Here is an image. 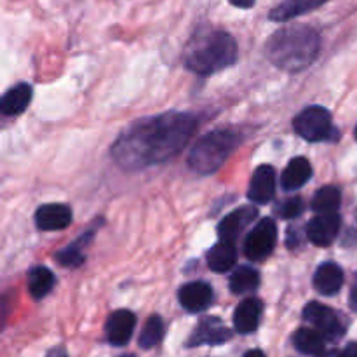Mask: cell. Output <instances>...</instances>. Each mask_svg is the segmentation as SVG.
Wrapping results in <instances>:
<instances>
[{
    "mask_svg": "<svg viewBox=\"0 0 357 357\" xmlns=\"http://www.w3.org/2000/svg\"><path fill=\"white\" fill-rule=\"evenodd\" d=\"M275 243H278V227L274 220H260L244 241V253L251 261H261L271 257Z\"/></svg>",
    "mask_w": 357,
    "mask_h": 357,
    "instance_id": "cell-6",
    "label": "cell"
},
{
    "mask_svg": "<svg viewBox=\"0 0 357 357\" xmlns=\"http://www.w3.org/2000/svg\"><path fill=\"white\" fill-rule=\"evenodd\" d=\"M31 103V87L28 84L21 82L17 86L10 87L0 101V110L3 115H20L26 110Z\"/></svg>",
    "mask_w": 357,
    "mask_h": 357,
    "instance_id": "cell-18",
    "label": "cell"
},
{
    "mask_svg": "<svg viewBox=\"0 0 357 357\" xmlns=\"http://www.w3.org/2000/svg\"><path fill=\"white\" fill-rule=\"evenodd\" d=\"M303 317L328 340H337L345 331V326L340 317H338V314L331 310L330 307L321 305L317 302L309 303L303 309Z\"/></svg>",
    "mask_w": 357,
    "mask_h": 357,
    "instance_id": "cell-7",
    "label": "cell"
},
{
    "mask_svg": "<svg viewBox=\"0 0 357 357\" xmlns=\"http://www.w3.org/2000/svg\"><path fill=\"white\" fill-rule=\"evenodd\" d=\"M340 190H338L337 187H333V185H328V187L319 188V190L314 194L310 206H312L314 211L324 215V213H337V209L340 208Z\"/></svg>",
    "mask_w": 357,
    "mask_h": 357,
    "instance_id": "cell-24",
    "label": "cell"
},
{
    "mask_svg": "<svg viewBox=\"0 0 357 357\" xmlns=\"http://www.w3.org/2000/svg\"><path fill=\"white\" fill-rule=\"evenodd\" d=\"M326 0H284L278 7L271 10L268 17L272 21H289L296 16L310 13V10L321 7Z\"/></svg>",
    "mask_w": 357,
    "mask_h": 357,
    "instance_id": "cell-19",
    "label": "cell"
},
{
    "mask_svg": "<svg viewBox=\"0 0 357 357\" xmlns=\"http://www.w3.org/2000/svg\"><path fill=\"white\" fill-rule=\"evenodd\" d=\"M321 49V37L312 26L293 24L281 28L268 38L265 54L278 68L302 72L316 61Z\"/></svg>",
    "mask_w": 357,
    "mask_h": 357,
    "instance_id": "cell-2",
    "label": "cell"
},
{
    "mask_svg": "<svg viewBox=\"0 0 357 357\" xmlns=\"http://www.w3.org/2000/svg\"><path fill=\"white\" fill-rule=\"evenodd\" d=\"M208 265L213 272H227L236 265L237 261V250L234 243L229 241H220L218 244L209 250L208 253Z\"/></svg>",
    "mask_w": 357,
    "mask_h": 357,
    "instance_id": "cell-20",
    "label": "cell"
},
{
    "mask_svg": "<svg viewBox=\"0 0 357 357\" xmlns=\"http://www.w3.org/2000/svg\"><path fill=\"white\" fill-rule=\"evenodd\" d=\"M243 357H265V354L261 351H250V352H246V354H244Z\"/></svg>",
    "mask_w": 357,
    "mask_h": 357,
    "instance_id": "cell-31",
    "label": "cell"
},
{
    "mask_svg": "<svg viewBox=\"0 0 357 357\" xmlns=\"http://www.w3.org/2000/svg\"><path fill=\"white\" fill-rule=\"evenodd\" d=\"M164 337V323L159 316L149 317V321L143 326L142 335H139V347L142 349H152L162 340Z\"/></svg>",
    "mask_w": 357,
    "mask_h": 357,
    "instance_id": "cell-25",
    "label": "cell"
},
{
    "mask_svg": "<svg viewBox=\"0 0 357 357\" xmlns=\"http://www.w3.org/2000/svg\"><path fill=\"white\" fill-rule=\"evenodd\" d=\"M178 300H180L181 307L188 312H201V310L208 309L209 303L213 302V289L206 282H188L180 288Z\"/></svg>",
    "mask_w": 357,
    "mask_h": 357,
    "instance_id": "cell-13",
    "label": "cell"
},
{
    "mask_svg": "<svg viewBox=\"0 0 357 357\" xmlns=\"http://www.w3.org/2000/svg\"><path fill=\"white\" fill-rule=\"evenodd\" d=\"M303 208H305V206H303L302 199L293 197L288 199V201L279 208V215H281L282 218H296L298 215H302Z\"/></svg>",
    "mask_w": 357,
    "mask_h": 357,
    "instance_id": "cell-27",
    "label": "cell"
},
{
    "mask_svg": "<svg viewBox=\"0 0 357 357\" xmlns=\"http://www.w3.org/2000/svg\"><path fill=\"white\" fill-rule=\"evenodd\" d=\"M197 122L190 114L167 112L129 126L112 146V157L129 171L166 162L185 149Z\"/></svg>",
    "mask_w": 357,
    "mask_h": 357,
    "instance_id": "cell-1",
    "label": "cell"
},
{
    "mask_svg": "<svg viewBox=\"0 0 357 357\" xmlns=\"http://www.w3.org/2000/svg\"><path fill=\"white\" fill-rule=\"evenodd\" d=\"M342 218L338 213H324V215L314 216L307 225V237L312 244L326 248L333 244L340 232Z\"/></svg>",
    "mask_w": 357,
    "mask_h": 357,
    "instance_id": "cell-8",
    "label": "cell"
},
{
    "mask_svg": "<svg viewBox=\"0 0 357 357\" xmlns=\"http://www.w3.org/2000/svg\"><path fill=\"white\" fill-rule=\"evenodd\" d=\"M342 284H344V272L333 261L323 264L314 274V288L324 296L337 295L340 291Z\"/></svg>",
    "mask_w": 357,
    "mask_h": 357,
    "instance_id": "cell-16",
    "label": "cell"
},
{
    "mask_svg": "<svg viewBox=\"0 0 357 357\" xmlns=\"http://www.w3.org/2000/svg\"><path fill=\"white\" fill-rule=\"evenodd\" d=\"M257 216L258 209L251 208V206H244V208H239L236 209V211L230 213V215H227L218 225V234L220 237H222V241L234 243Z\"/></svg>",
    "mask_w": 357,
    "mask_h": 357,
    "instance_id": "cell-14",
    "label": "cell"
},
{
    "mask_svg": "<svg viewBox=\"0 0 357 357\" xmlns=\"http://www.w3.org/2000/svg\"><path fill=\"white\" fill-rule=\"evenodd\" d=\"M324 342H326V338L317 330H310V328H300L293 337L296 351L307 356L324 354Z\"/></svg>",
    "mask_w": 357,
    "mask_h": 357,
    "instance_id": "cell-21",
    "label": "cell"
},
{
    "mask_svg": "<svg viewBox=\"0 0 357 357\" xmlns=\"http://www.w3.org/2000/svg\"><path fill=\"white\" fill-rule=\"evenodd\" d=\"M317 357H342V356L338 354V352L331 351V352H324V354H321V356H317Z\"/></svg>",
    "mask_w": 357,
    "mask_h": 357,
    "instance_id": "cell-32",
    "label": "cell"
},
{
    "mask_svg": "<svg viewBox=\"0 0 357 357\" xmlns=\"http://www.w3.org/2000/svg\"><path fill=\"white\" fill-rule=\"evenodd\" d=\"M89 237L91 234H86V237H82L79 243H75L73 246H68L63 251H59V253L56 255V260H58L63 267H79L80 264H84V258H86L80 250H82L84 241H87Z\"/></svg>",
    "mask_w": 357,
    "mask_h": 357,
    "instance_id": "cell-26",
    "label": "cell"
},
{
    "mask_svg": "<svg viewBox=\"0 0 357 357\" xmlns=\"http://www.w3.org/2000/svg\"><path fill=\"white\" fill-rule=\"evenodd\" d=\"M73 213L65 204H44L35 213V223L40 230L52 232V230H63L72 223Z\"/></svg>",
    "mask_w": 357,
    "mask_h": 357,
    "instance_id": "cell-12",
    "label": "cell"
},
{
    "mask_svg": "<svg viewBox=\"0 0 357 357\" xmlns=\"http://www.w3.org/2000/svg\"><path fill=\"white\" fill-rule=\"evenodd\" d=\"M312 176V166L305 157H295L289 160L286 169L281 174V183L284 190H298Z\"/></svg>",
    "mask_w": 357,
    "mask_h": 357,
    "instance_id": "cell-17",
    "label": "cell"
},
{
    "mask_svg": "<svg viewBox=\"0 0 357 357\" xmlns=\"http://www.w3.org/2000/svg\"><path fill=\"white\" fill-rule=\"evenodd\" d=\"M230 291L234 295H244V293H251L260 286V274L255 271L253 267H239L232 275H230Z\"/></svg>",
    "mask_w": 357,
    "mask_h": 357,
    "instance_id": "cell-23",
    "label": "cell"
},
{
    "mask_svg": "<svg viewBox=\"0 0 357 357\" xmlns=\"http://www.w3.org/2000/svg\"><path fill=\"white\" fill-rule=\"evenodd\" d=\"M45 357H68V354H66L65 349L54 347V349H51V351H49V354Z\"/></svg>",
    "mask_w": 357,
    "mask_h": 357,
    "instance_id": "cell-29",
    "label": "cell"
},
{
    "mask_svg": "<svg viewBox=\"0 0 357 357\" xmlns=\"http://www.w3.org/2000/svg\"><path fill=\"white\" fill-rule=\"evenodd\" d=\"M261 310H264L261 300L246 298L244 302H241L237 305L236 312H234V328H236L237 333H253L258 328V323H260Z\"/></svg>",
    "mask_w": 357,
    "mask_h": 357,
    "instance_id": "cell-15",
    "label": "cell"
},
{
    "mask_svg": "<svg viewBox=\"0 0 357 357\" xmlns=\"http://www.w3.org/2000/svg\"><path fill=\"white\" fill-rule=\"evenodd\" d=\"M239 145V135L230 129H218L202 136L188 153V166L199 174H211L223 166Z\"/></svg>",
    "mask_w": 357,
    "mask_h": 357,
    "instance_id": "cell-4",
    "label": "cell"
},
{
    "mask_svg": "<svg viewBox=\"0 0 357 357\" xmlns=\"http://www.w3.org/2000/svg\"><path fill=\"white\" fill-rule=\"evenodd\" d=\"M275 194V169L268 164L258 166L255 169L253 176L250 181V190H248V197L255 202V204H267L272 201Z\"/></svg>",
    "mask_w": 357,
    "mask_h": 357,
    "instance_id": "cell-11",
    "label": "cell"
},
{
    "mask_svg": "<svg viewBox=\"0 0 357 357\" xmlns=\"http://www.w3.org/2000/svg\"><path fill=\"white\" fill-rule=\"evenodd\" d=\"M122 357H135V356H131V354H128V356H122Z\"/></svg>",
    "mask_w": 357,
    "mask_h": 357,
    "instance_id": "cell-33",
    "label": "cell"
},
{
    "mask_svg": "<svg viewBox=\"0 0 357 357\" xmlns=\"http://www.w3.org/2000/svg\"><path fill=\"white\" fill-rule=\"evenodd\" d=\"M54 274L47 267H35L28 272V289L33 298H44L54 288Z\"/></svg>",
    "mask_w": 357,
    "mask_h": 357,
    "instance_id": "cell-22",
    "label": "cell"
},
{
    "mask_svg": "<svg viewBox=\"0 0 357 357\" xmlns=\"http://www.w3.org/2000/svg\"><path fill=\"white\" fill-rule=\"evenodd\" d=\"M237 59V42L227 31H209L197 37L187 49L185 65L197 75H213Z\"/></svg>",
    "mask_w": 357,
    "mask_h": 357,
    "instance_id": "cell-3",
    "label": "cell"
},
{
    "mask_svg": "<svg viewBox=\"0 0 357 357\" xmlns=\"http://www.w3.org/2000/svg\"><path fill=\"white\" fill-rule=\"evenodd\" d=\"M232 338V331L218 319V317H204L192 337L188 338V347H201V345H222Z\"/></svg>",
    "mask_w": 357,
    "mask_h": 357,
    "instance_id": "cell-9",
    "label": "cell"
},
{
    "mask_svg": "<svg viewBox=\"0 0 357 357\" xmlns=\"http://www.w3.org/2000/svg\"><path fill=\"white\" fill-rule=\"evenodd\" d=\"M344 357H357V344H352L351 347L345 351V356Z\"/></svg>",
    "mask_w": 357,
    "mask_h": 357,
    "instance_id": "cell-30",
    "label": "cell"
},
{
    "mask_svg": "<svg viewBox=\"0 0 357 357\" xmlns=\"http://www.w3.org/2000/svg\"><path fill=\"white\" fill-rule=\"evenodd\" d=\"M230 3L239 9H251L255 6V0H230Z\"/></svg>",
    "mask_w": 357,
    "mask_h": 357,
    "instance_id": "cell-28",
    "label": "cell"
},
{
    "mask_svg": "<svg viewBox=\"0 0 357 357\" xmlns=\"http://www.w3.org/2000/svg\"><path fill=\"white\" fill-rule=\"evenodd\" d=\"M356 138H357V128H356Z\"/></svg>",
    "mask_w": 357,
    "mask_h": 357,
    "instance_id": "cell-34",
    "label": "cell"
},
{
    "mask_svg": "<svg viewBox=\"0 0 357 357\" xmlns=\"http://www.w3.org/2000/svg\"><path fill=\"white\" fill-rule=\"evenodd\" d=\"M293 128L296 135L310 143L333 139V136L337 135L333 129L331 114L324 107H309L302 110L293 121Z\"/></svg>",
    "mask_w": 357,
    "mask_h": 357,
    "instance_id": "cell-5",
    "label": "cell"
},
{
    "mask_svg": "<svg viewBox=\"0 0 357 357\" xmlns=\"http://www.w3.org/2000/svg\"><path fill=\"white\" fill-rule=\"evenodd\" d=\"M136 326V316L129 310H115L110 314L105 326L107 340L115 347H124L129 344Z\"/></svg>",
    "mask_w": 357,
    "mask_h": 357,
    "instance_id": "cell-10",
    "label": "cell"
}]
</instances>
